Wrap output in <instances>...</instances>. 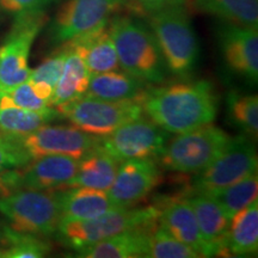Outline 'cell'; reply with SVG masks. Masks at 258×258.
<instances>
[{
	"label": "cell",
	"instance_id": "33",
	"mask_svg": "<svg viewBox=\"0 0 258 258\" xmlns=\"http://www.w3.org/2000/svg\"><path fill=\"white\" fill-rule=\"evenodd\" d=\"M54 0H0V9L15 16L44 11Z\"/></svg>",
	"mask_w": 258,
	"mask_h": 258
},
{
	"label": "cell",
	"instance_id": "30",
	"mask_svg": "<svg viewBox=\"0 0 258 258\" xmlns=\"http://www.w3.org/2000/svg\"><path fill=\"white\" fill-rule=\"evenodd\" d=\"M200 257L188 245L172 237L163 227L157 226L150 233L145 258H198Z\"/></svg>",
	"mask_w": 258,
	"mask_h": 258
},
{
	"label": "cell",
	"instance_id": "34",
	"mask_svg": "<svg viewBox=\"0 0 258 258\" xmlns=\"http://www.w3.org/2000/svg\"><path fill=\"white\" fill-rule=\"evenodd\" d=\"M186 0H123V4L128 5L135 12L150 15L159 10L183 6Z\"/></svg>",
	"mask_w": 258,
	"mask_h": 258
},
{
	"label": "cell",
	"instance_id": "35",
	"mask_svg": "<svg viewBox=\"0 0 258 258\" xmlns=\"http://www.w3.org/2000/svg\"><path fill=\"white\" fill-rule=\"evenodd\" d=\"M4 247H5L4 232H3V225L0 224V258L3 257V252H4Z\"/></svg>",
	"mask_w": 258,
	"mask_h": 258
},
{
	"label": "cell",
	"instance_id": "3",
	"mask_svg": "<svg viewBox=\"0 0 258 258\" xmlns=\"http://www.w3.org/2000/svg\"><path fill=\"white\" fill-rule=\"evenodd\" d=\"M109 25L121 70L147 84L165 82L167 71L151 29L125 16L110 19Z\"/></svg>",
	"mask_w": 258,
	"mask_h": 258
},
{
	"label": "cell",
	"instance_id": "17",
	"mask_svg": "<svg viewBox=\"0 0 258 258\" xmlns=\"http://www.w3.org/2000/svg\"><path fill=\"white\" fill-rule=\"evenodd\" d=\"M159 218L158 225L175 237L176 239L188 245L200 257H206V246L191 206L186 199H172L158 207Z\"/></svg>",
	"mask_w": 258,
	"mask_h": 258
},
{
	"label": "cell",
	"instance_id": "6",
	"mask_svg": "<svg viewBox=\"0 0 258 258\" xmlns=\"http://www.w3.org/2000/svg\"><path fill=\"white\" fill-rule=\"evenodd\" d=\"M230 138L213 123L203 125L169 139L156 160L167 171L195 175L215 159Z\"/></svg>",
	"mask_w": 258,
	"mask_h": 258
},
{
	"label": "cell",
	"instance_id": "23",
	"mask_svg": "<svg viewBox=\"0 0 258 258\" xmlns=\"http://www.w3.org/2000/svg\"><path fill=\"white\" fill-rule=\"evenodd\" d=\"M54 108L48 111H32L16 105L12 99L0 95V132L9 135H25L50 123L57 117Z\"/></svg>",
	"mask_w": 258,
	"mask_h": 258
},
{
	"label": "cell",
	"instance_id": "5",
	"mask_svg": "<svg viewBox=\"0 0 258 258\" xmlns=\"http://www.w3.org/2000/svg\"><path fill=\"white\" fill-rule=\"evenodd\" d=\"M0 214L16 231L49 237L61 220L59 190L21 189L0 195Z\"/></svg>",
	"mask_w": 258,
	"mask_h": 258
},
{
	"label": "cell",
	"instance_id": "31",
	"mask_svg": "<svg viewBox=\"0 0 258 258\" xmlns=\"http://www.w3.org/2000/svg\"><path fill=\"white\" fill-rule=\"evenodd\" d=\"M31 160L16 135L0 132V177L9 170L19 169Z\"/></svg>",
	"mask_w": 258,
	"mask_h": 258
},
{
	"label": "cell",
	"instance_id": "16",
	"mask_svg": "<svg viewBox=\"0 0 258 258\" xmlns=\"http://www.w3.org/2000/svg\"><path fill=\"white\" fill-rule=\"evenodd\" d=\"M109 22L67 41L83 55L90 76L121 70Z\"/></svg>",
	"mask_w": 258,
	"mask_h": 258
},
{
	"label": "cell",
	"instance_id": "27",
	"mask_svg": "<svg viewBox=\"0 0 258 258\" xmlns=\"http://www.w3.org/2000/svg\"><path fill=\"white\" fill-rule=\"evenodd\" d=\"M67 50L69 49H67L66 43L60 44L59 48L54 53H51L40 66L31 70L30 76H29L28 80L30 82L36 95L49 105L61 72H62Z\"/></svg>",
	"mask_w": 258,
	"mask_h": 258
},
{
	"label": "cell",
	"instance_id": "10",
	"mask_svg": "<svg viewBox=\"0 0 258 258\" xmlns=\"http://www.w3.org/2000/svg\"><path fill=\"white\" fill-rule=\"evenodd\" d=\"M169 139L170 133L144 115L99 138V146L120 163L128 159H156Z\"/></svg>",
	"mask_w": 258,
	"mask_h": 258
},
{
	"label": "cell",
	"instance_id": "26",
	"mask_svg": "<svg viewBox=\"0 0 258 258\" xmlns=\"http://www.w3.org/2000/svg\"><path fill=\"white\" fill-rule=\"evenodd\" d=\"M227 117L244 135L256 140L258 137V97L232 90L226 97Z\"/></svg>",
	"mask_w": 258,
	"mask_h": 258
},
{
	"label": "cell",
	"instance_id": "20",
	"mask_svg": "<svg viewBox=\"0 0 258 258\" xmlns=\"http://www.w3.org/2000/svg\"><path fill=\"white\" fill-rule=\"evenodd\" d=\"M158 225L152 227L138 228L123 232L108 239L90 246L79 249L76 257L82 258H145L147 240L150 233Z\"/></svg>",
	"mask_w": 258,
	"mask_h": 258
},
{
	"label": "cell",
	"instance_id": "28",
	"mask_svg": "<svg viewBox=\"0 0 258 258\" xmlns=\"http://www.w3.org/2000/svg\"><path fill=\"white\" fill-rule=\"evenodd\" d=\"M205 194L211 195L219 203L225 214L231 219L235 213L247 207L258 199L257 172L230 186Z\"/></svg>",
	"mask_w": 258,
	"mask_h": 258
},
{
	"label": "cell",
	"instance_id": "2",
	"mask_svg": "<svg viewBox=\"0 0 258 258\" xmlns=\"http://www.w3.org/2000/svg\"><path fill=\"white\" fill-rule=\"evenodd\" d=\"M166 71L180 80L190 79L199 63L200 44L189 15L183 6L147 15Z\"/></svg>",
	"mask_w": 258,
	"mask_h": 258
},
{
	"label": "cell",
	"instance_id": "19",
	"mask_svg": "<svg viewBox=\"0 0 258 258\" xmlns=\"http://www.w3.org/2000/svg\"><path fill=\"white\" fill-rule=\"evenodd\" d=\"M120 161L108 153L99 143L78 160V169L74 177L67 182L66 188L86 186L108 191L114 182Z\"/></svg>",
	"mask_w": 258,
	"mask_h": 258
},
{
	"label": "cell",
	"instance_id": "14",
	"mask_svg": "<svg viewBox=\"0 0 258 258\" xmlns=\"http://www.w3.org/2000/svg\"><path fill=\"white\" fill-rule=\"evenodd\" d=\"M218 43L228 71L251 84H257V28L224 22L218 29Z\"/></svg>",
	"mask_w": 258,
	"mask_h": 258
},
{
	"label": "cell",
	"instance_id": "12",
	"mask_svg": "<svg viewBox=\"0 0 258 258\" xmlns=\"http://www.w3.org/2000/svg\"><path fill=\"white\" fill-rule=\"evenodd\" d=\"M31 159L43 156H69L80 159L99 143L74 125H42L25 135H16Z\"/></svg>",
	"mask_w": 258,
	"mask_h": 258
},
{
	"label": "cell",
	"instance_id": "25",
	"mask_svg": "<svg viewBox=\"0 0 258 258\" xmlns=\"http://www.w3.org/2000/svg\"><path fill=\"white\" fill-rule=\"evenodd\" d=\"M195 4L222 22L258 27V0H195Z\"/></svg>",
	"mask_w": 258,
	"mask_h": 258
},
{
	"label": "cell",
	"instance_id": "18",
	"mask_svg": "<svg viewBox=\"0 0 258 258\" xmlns=\"http://www.w3.org/2000/svg\"><path fill=\"white\" fill-rule=\"evenodd\" d=\"M61 206V220H86L120 209L114 205L108 192L86 186H73L59 190Z\"/></svg>",
	"mask_w": 258,
	"mask_h": 258
},
{
	"label": "cell",
	"instance_id": "15",
	"mask_svg": "<svg viewBox=\"0 0 258 258\" xmlns=\"http://www.w3.org/2000/svg\"><path fill=\"white\" fill-rule=\"evenodd\" d=\"M185 199L191 206L198 221L202 240L206 246V257L227 254V232L230 218L208 194L194 192Z\"/></svg>",
	"mask_w": 258,
	"mask_h": 258
},
{
	"label": "cell",
	"instance_id": "21",
	"mask_svg": "<svg viewBox=\"0 0 258 258\" xmlns=\"http://www.w3.org/2000/svg\"><path fill=\"white\" fill-rule=\"evenodd\" d=\"M150 84L141 82L125 72L111 71L90 77L89 88L85 95L105 99V101L124 102L141 101Z\"/></svg>",
	"mask_w": 258,
	"mask_h": 258
},
{
	"label": "cell",
	"instance_id": "9",
	"mask_svg": "<svg viewBox=\"0 0 258 258\" xmlns=\"http://www.w3.org/2000/svg\"><path fill=\"white\" fill-rule=\"evenodd\" d=\"M258 170L257 150L246 135L231 137L220 153L207 167L195 173L194 192H211L244 179Z\"/></svg>",
	"mask_w": 258,
	"mask_h": 258
},
{
	"label": "cell",
	"instance_id": "11",
	"mask_svg": "<svg viewBox=\"0 0 258 258\" xmlns=\"http://www.w3.org/2000/svg\"><path fill=\"white\" fill-rule=\"evenodd\" d=\"M123 0H66L50 24V41L62 44L108 23Z\"/></svg>",
	"mask_w": 258,
	"mask_h": 258
},
{
	"label": "cell",
	"instance_id": "13",
	"mask_svg": "<svg viewBox=\"0 0 258 258\" xmlns=\"http://www.w3.org/2000/svg\"><path fill=\"white\" fill-rule=\"evenodd\" d=\"M163 179L154 158L121 161L108 195L117 208H132L146 199Z\"/></svg>",
	"mask_w": 258,
	"mask_h": 258
},
{
	"label": "cell",
	"instance_id": "32",
	"mask_svg": "<svg viewBox=\"0 0 258 258\" xmlns=\"http://www.w3.org/2000/svg\"><path fill=\"white\" fill-rule=\"evenodd\" d=\"M16 105L32 111H48L53 108L46 101L40 98L35 92L29 80L15 86L6 93Z\"/></svg>",
	"mask_w": 258,
	"mask_h": 258
},
{
	"label": "cell",
	"instance_id": "4",
	"mask_svg": "<svg viewBox=\"0 0 258 258\" xmlns=\"http://www.w3.org/2000/svg\"><path fill=\"white\" fill-rule=\"evenodd\" d=\"M159 209L154 206L144 208H120L86 220L60 221L56 239L74 251L90 246L123 232L158 225Z\"/></svg>",
	"mask_w": 258,
	"mask_h": 258
},
{
	"label": "cell",
	"instance_id": "24",
	"mask_svg": "<svg viewBox=\"0 0 258 258\" xmlns=\"http://www.w3.org/2000/svg\"><path fill=\"white\" fill-rule=\"evenodd\" d=\"M258 250V200L230 219L227 251L232 256H246Z\"/></svg>",
	"mask_w": 258,
	"mask_h": 258
},
{
	"label": "cell",
	"instance_id": "22",
	"mask_svg": "<svg viewBox=\"0 0 258 258\" xmlns=\"http://www.w3.org/2000/svg\"><path fill=\"white\" fill-rule=\"evenodd\" d=\"M64 43L69 50H67L62 72L50 102V106L53 108L67 104L85 95L91 77L82 54L70 42Z\"/></svg>",
	"mask_w": 258,
	"mask_h": 258
},
{
	"label": "cell",
	"instance_id": "1",
	"mask_svg": "<svg viewBox=\"0 0 258 258\" xmlns=\"http://www.w3.org/2000/svg\"><path fill=\"white\" fill-rule=\"evenodd\" d=\"M144 114L170 134H179L214 122L219 97L206 79L150 86L141 98Z\"/></svg>",
	"mask_w": 258,
	"mask_h": 258
},
{
	"label": "cell",
	"instance_id": "29",
	"mask_svg": "<svg viewBox=\"0 0 258 258\" xmlns=\"http://www.w3.org/2000/svg\"><path fill=\"white\" fill-rule=\"evenodd\" d=\"M4 252L3 258H42L51 251L50 244L43 237L16 231L8 224H3Z\"/></svg>",
	"mask_w": 258,
	"mask_h": 258
},
{
	"label": "cell",
	"instance_id": "8",
	"mask_svg": "<svg viewBox=\"0 0 258 258\" xmlns=\"http://www.w3.org/2000/svg\"><path fill=\"white\" fill-rule=\"evenodd\" d=\"M54 109L74 127L99 138L145 115L139 101H105L88 95Z\"/></svg>",
	"mask_w": 258,
	"mask_h": 258
},
{
	"label": "cell",
	"instance_id": "7",
	"mask_svg": "<svg viewBox=\"0 0 258 258\" xmlns=\"http://www.w3.org/2000/svg\"><path fill=\"white\" fill-rule=\"evenodd\" d=\"M46 22V11L15 16L14 24L0 44V95L29 79L32 44Z\"/></svg>",
	"mask_w": 258,
	"mask_h": 258
}]
</instances>
